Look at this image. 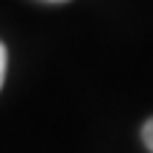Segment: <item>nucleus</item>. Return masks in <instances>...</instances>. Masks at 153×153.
<instances>
[{"instance_id": "nucleus-2", "label": "nucleus", "mask_w": 153, "mask_h": 153, "mask_svg": "<svg viewBox=\"0 0 153 153\" xmlns=\"http://www.w3.org/2000/svg\"><path fill=\"white\" fill-rule=\"evenodd\" d=\"M5 69H8V51H5V46L0 44V87L5 82Z\"/></svg>"}, {"instance_id": "nucleus-1", "label": "nucleus", "mask_w": 153, "mask_h": 153, "mask_svg": "<svg viewBox=\"0 0 153 153\" xmlns=\"http://www.w3.org/2000/svg\"><path fill=\"white\" fill-rule=\"evenodd\" d=\"M143 143H146V148L153 153V117L143 125Z\"/></svg>"}, {"instance_id": "nucleus-3", "label": "nucleus", "mask_w": 153, "mask_h": 153, "mask_svg": "<svg viewBox=\"0 0 153 153\" xmlns=\"http://www.w3.org/2000/svg\"><path fill=\"white\" fill-rule=\"evenodd\" d=\"M49 3H66V0H49Z\"/></svg>"}]
</instances>
